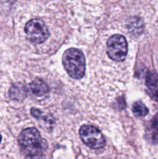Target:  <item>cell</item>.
I'll use <instances>...</instances> for the list:
<instances>
[{"label": "cell", "instance_id": "cell-1", "mask_svg": "<svg viewBox=\"0 0 158 159\" xmlns=\"http://www.w3.org/2000/svg\"><path fill=\"white\" fill-rule=\"evenodd\" d=\"M18 141L23 153L29 158L41 156L47 148L46 141L33 127L23 130L19 136Z\"/></svg>", "mask_w": 158, "mask_h": 159}, {"label": "cell", "instance_id": "cell-2", "mask_svg": "<svg viewBox=\"0 0 158 159\" xmlns=\"http://www.w3.org/2000/svg\"><path fill=\"white\" fill-rule=\"evenodd\" d=\"M62 62L68 74L73 79H80L85 75V58L83 53L78 49L67 50L62 57Z\"/></svg>", "mask_w": 158, "mask_h": 159}, {"label": "cell", "instance_id": "cell-3", "mask_svg": "<svg viewBox=\"0 0 158 159\" xmlns=\"http://www.w3.org/2000/svg\"><path fill=\"white\" fill-rule=\"evenodd\" d=\"M25 33L28 40L36 44L43 43L49 37L47 26L38 19H33L26 23Z\"/></svg>", "mask_w": 158, "mask_h": 159}, {"label": "cell", "instance_id": "cell-4", "mask_svg": "<svg viewBox=\"0 0 158 159\" xmlns=\"http://www.w3.org/2000/svg\"><path fill=\"white\" fill-rule=\"evenodd\" d=\"M82 141L92 149H100L105 147V140L102 132L91 125H84L79 130Z\"/></svg>", "mask_w": 158, "mask_h": 159}, {"label": "cell", "instance_id": "cell-5", "mask_svg": "<svg viewBox=\"0 0 158 159\" xmlns=\"http://www.w3.org/2000/svg\"><path fill=\"white\" fill-rule=\"evenodd\" d=\"M128 44L125 37L119 34L113 35L107 42V53L109 57L116 61H122L125 58Z\"/></svg>", "mask_w": 158, "mask_h": 159}, {"label": "cell", "instance_id": "cell-6", "mask_svg": "<svg viewBox=\"0 0 158 159\" xmlns=\"http://www.w3.org/2000/svg\"><path fill=\"white\" fill-rule=\"evenodd\" d=\"M147 93L153 100L158 102V75L150 72L146 77Z\"/></svg>", "mask_w": 158, "mask_h": 159}, {"label": "cell", "instance_id": "cell-7", "mask_svg": "<svg viewBox=\"0 0 158 159\" xmlns=\"http://www.w3.org/2000/svg\"><path fill=\"white\" fill-rule=\"evenodd\" d=\"M30 89L37 97H43L49 92V87L42 79H37L30 83Z\"/></svg>", "mask_w": 158, "mask_h": 159}, {"label": "cell", "instance_id": "cell-8", "mask_svg": "<svg viewBox=\"0 0 158 159\" xmlns=\"http://www.w3.org/2000/svg\"><path fill=\"white\" fill-rule=\"evenodd\" d=\"M9 96L14 100H22L27 96V89L24 84H14L9 89Z\"/></svg>", "mask_w": 158, "mask_h": 159}, {"label": "cell", "instance_id": "cell-9", "mask_svg": "<svg viewBox=\"0 0 158 159\" xmlns=\"http://www.w3.org/2000/svg\"><path fill=\"white\" fill-rule=\"evenodd\" d=\"M127 28H128V31L131 34L134 36H139L143 31V22L139 17H133L129 20L127 23Z\"/></svg>", "mask_w": 158, "mask_h": 159}, {"label": "cell", "instance_id": "cell-10", "mask_svg": "<svg viewBox=\"0 0 158 159\" xmlns=\"http://www.w3.org/2000/svg\"><path fill=\"white\" fill-rule=\"evenodd\" d=\"M31 114L34 116L35 118H37L39 121H43V127H48V128L52 129L53 126L54 124V120L53 119V117H51L50 116H48L47 114H44L43 112H41L40 110H39L38 109H34L33 108L31 110Z\"/></svg>", "mask_w": 158, "mask_h": 159}, {"label": "cell", "instance_id": "cell-11", "mask_svg": "<svg viewBox=\"0 0 158 159\" xmlns=\"http://www.w3.org/2000/svg\"><path fill=\"white\" fill-rule=\"evenodd\" d=\"M132 110H133V114L138 117L145 116L149 113L147 107L141 102H136L135 103H133Z\"/></svg>", "mask_w": 158, "mask_h": 159}, {"label": "cell", "instance_id": "cell-12", "mask_svg": "<svg viewBox=\"0 0 158 159\" xmlns=\"http://www.w3.org/2000/svg\"><path fill=\"white\" fill-rule=\"evenodd\" d=\"M150 137L153 143L156 144L158 142V113L155 114L151 120V127H150Z\"/></svg>", "mask_w": 158, "mask_h": 159}, {"label": "cell", "instance_id": "cell-13", "mask_svg": "<svg viewBox=\"0 0 158 159\" xmlns=\"http://www.w3.org/2000/svg\"><path fill=\"white\" fill-rule=\"evenodd\" d=\"M1 140H2V137H1V134H0V142H1Z\"/></svg>", "mask_w": 158, "mask_h": 159}]
</instances>
